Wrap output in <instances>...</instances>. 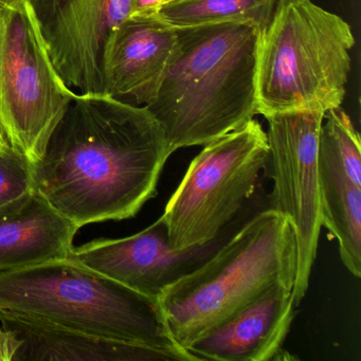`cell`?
I'll return each mask as SVG.
<instances>
[{"label":"cell","mask_w":361,"mask_h":361,"mask_svg":"<svg viewBox=\"0 0 361 361\" xmlns=\"http://www.w3.org/2000/svg\"><path fill=\"white\" fill-rule=\"evenodd\" d=\"M169 157L147 107L75 94L32 166L35 190L79 229L123 221L156 196Z\"/></svg>","instance_id":"obj_1"},{"label":"cell","mask_w":361,"mask_h":361,"mask_svg":"<svg viewBox=\"0 0 361 361\" xmlns=\"http://www.w3.org/2000/svg\"><path fill=\"white\" fill-rule=\"evenodd\" d=\"M263 31L252 23L235 22L176 29L161 81L145 105L164 130L170 156L208 145L257 115Z\"/></svg>","instance_id":"obj_2"},{"label":"cell","mask_w":361,"mask_h":361,"mask_svg":"<svg viewBox=\"0 0 361 361\" xmlns=\"http://www.w3.org/2000/svg\"><path fill=\"white\" fill-rule=\"evenodd\" d=\"M295 269L293 229L268 208L247 219L202 266L164 289L158 302L175 341L188 350L271 287H293Z\"/></svg>","instance_id":"obj_3"},{"label":"cell","mask_w":361,"mask_h":361,"mask_svg":"<svg viewBox=\"0 0 361 361\" xmlns=\"http://www.w3.org/2000/svg\"><path fill=\"white\" fill-rule=\"evenodd\" d=\"M0 312L196 360L175 341L158 299L71 257L0 274Z\"/></svg>","instance_id":"obj_4"},{"label":"cell","mask_w":361,"mask_h":361,"mask_svg":"<svg viewBox=\"0 0 361 361\" xmlns=\"http://www.w3.org/2000/svg\"><path fill=\"white\" fill-rule=\"evenodd\" d=\"M355 37L350 25L312 0H276L262 33L257 114L339 109L346 94Z\"/></svg>","instance_id":"obj_5"},{"label":"cell","mask_w":361,"mask_h":361,"mask_svg":"<svg viewBox=\"0 0 361 361\" xmlns=\"http://www.w3.org/2000/svg\"><path fill=\"white\" fill-rule=\"evenodd\" d=\"M204 147L160 217L174 250L208 244L235 223L268 168L267 133L255 119Z\"/></svg>","instance_id":"obj_6"},{"label":"cell","mask_w":361,"mask_h":361,"mask_svg":"<svg viewBox=\"0 0 361 361\" xmlns=\"http://www.w3.org/2000/svg\"><path fill=\"white\" fill-rule=\"evenodd\" d=\"M73 94L50 61L27 0L0 3V126L31 166Z\"/></svg>","instance_id":"obj_7"},{"label":"cell","mask_w":361,"mask_h":361,"mask_svg":"<svg viewBox=\"0 0 361 361\" xmlns=\"http://www.w3.org/2000/svg\"><path fill=\"white\" fill-rule=\"evenodd\" d=\"M324 116L318 111H295L266 118L268 166L274 179L270 208L287 219L297 246L295 306L305 297L322 227L318 147Z\"/></svg>","instance_id":"obj_8"},{"label":"cell","mask_w":361,"mask_h":361,"mask_svg":"<svg viewBox=\"0 0 361 361\" xmlns=\"http://www.w3.org/2000/svg\"><path fill=\"white\" fill-rule=\"evenodd\" d=\"M50 61L68 90L104 94L103 56L134 0H27Z\"/></svg>","instance_id":"obj_9"},{"label":"cell","mask_w":361,"mask_h":361,"mask_svg":"<svg viewBox=\"0 0 361 361\" xmlns=\"http://www.w3.org/2000/svg\"><path fill=\"white\" fill-rule=\"evenodd\" d=\"M243 216L240 217V219ZM240 219L202 246L177 251L161 219L128 238H100L73 247L68 257L124 286L158 299L164 289L202 266L243 225Z\"/></svg>","instance_id":"obj_10"},{"label":"cell","mask_w":361,"mask_h":361,"mask_svg":"<svg viewBox=\"0 0 361 361\" xmlns=\"http://www.w3.org/2000/svg\"><path fill=\"white\" fill-rule=\"evenodd\" d=\"M176 39V29L158 18L124 20L105 47L104 94L134 106L147 105L159 86Z\"/></svg>","instance_id":"obj_11"},{"label":"cell","mask_w":361,"mask_h":361,"mask_svg":"<svg viewBox=\"0 0 361 361\" xmlns=\"http://www.w3.org/2000/svg\"><path fill=\"white\" fill-rule=\"evenodd\" d=\"M295 307L293 287L276 285L188 350L196 360H274L281 354Z\"/></svg>","instance_id":"obj_12"},{"label":"cell","mask_w":361,"mask_h":361,"mask_svg":"<svg viewBox=\"0 0 361 361\" xmlns=\"http://www.w3.org/2000/svg\"><path fill=\"white\" fill-rule=\"evenodd\" d=\"M0 322L20 340L14 361L179 360L161 348L100 337L11 312H0Z\"/></svg>","instance_id":"obj_13"},{"label":"cell","mask_w":361,"mask_h":361,"mask_svg":"<svg viewBox=\"0 0 361 361\" xmlns=\"http://www.w3.org/2000/svg\"><path fill=\"white\" fill-rule=\"evenodd\" d=\"M78 231L37 192L0 211V274L68 257Z\"/></svg>","instance_id":"obj_14"},{"label":"cell","mask_w":361,"mask_h":361,"mask_svg":"<svg viewBox=\"0 0 361 361\" xmlns=\"http://www.w3.org/2000/svg\"><path fill=\"white\" fill-rule=\"evenodd\" d=\"M322 226L339 243L340 257L348 271L361 276V187L346 176L340 164L318 147Z\"/></svg>","instance_id":"obj_15"},{"label":"cell","mask_w":361,"mask_h":361,"mask_svg":"<svg viewBox=\"0 0 361 361\" xmlns=\"http://www.w3.org/2000/svg\"><path fill=\"white\" fill-rule=\"evenodd\" d=\"M276 0H179L166 4L155 16L175 29L221 23H252L265 30Z\"/></svg>","instance_id":"obj_16"},{"label":"cell","mask_w":361,"mask_h":361,"mask_svg":"<svg viewBox=\"0 0 361 361\" xmlns=\"http://www.w3.org/2000/svg\"><path fill=\"white\" fill-rule=\"evenodd\" d=\"M319 134V149L341 166L348 178L361 187L360 136L345 111L331 109L325 114Z\"/></svg>","instance_id":"obj_17"},{"label":"cell","mask_w":361,"mask_h":361,"mask_svg":"<svg viewBox=\"0 0 361 361\" xmlns=\"http://www.w3.org/2000/svg\"><path fill=\"white\" fill-rule=\"evenodd\" d=\"M35 192L30 162L11 145L0 149V211L20 204Z\"/></svg>","instance_id":"obj_18"},{"label":"cell","mask_w":361,"mask_h":361,"mask_svg":"<svg viewBox=\"0 0 361 361\" xmlns=\"http://www.w3.org/2000/svg\"><path fill=\"white\" fill-rule=\"evenodd\" d=\"M20 346V340L10 329H0V361H14Z\"/></svg>","instance_id":"obj_19"},{"label":"cell","mask_w":361,"mask_h":361,"mask_svg":"<svg viewBox=\"0 0 361 361\" xmlns=\"http://www.w3.org/2000/svg\"><path fill=\"white\" fill-rule=\"evenodd\" d=\"M164 5L166 0H134L128 18H155Z\"/></svg>","instance_id":"obj_20"},{"label":"cell","mask_w":361,"mask_h":361,"mask_svg":"<svg viewBox=\"0 0 361 361\" xmlns=\"http://www.w3.org/2000/svg\"><path fill=\"white\" fill-rule=\"evenodd\" d=\"M8 147H10L9 140H8L3 128L0 126V149H6Z\"/></svg>","instance_id":"obj_21"},{"label":"cell","mask_w":361,"mask_h":361,"mask_svg":"<svg viewBox=\"0 0 361 361\" xmlns=\"http://www.w3.org/2000/svg\"><path fill=\"white\" fill-rule=\"evenodd\" d=\"M16 1H20V0H0V3H6V4H13V3H16Z\"/></svg>","instance_id":"obj_22"},{"label":"cell","mask_w":361,"mask_h":361,"mask_svg":"<svg viewBox=\"0 0 361 361\" xmlns=\"http://www.w3.org/2000/svg\"><path fill=\"white\" fill-rule=\"evenodd\" d=\"M176 1H179V0H166V4L176 3Z\"/></svg>","instance_id":"obj_23"}]
</instances>
